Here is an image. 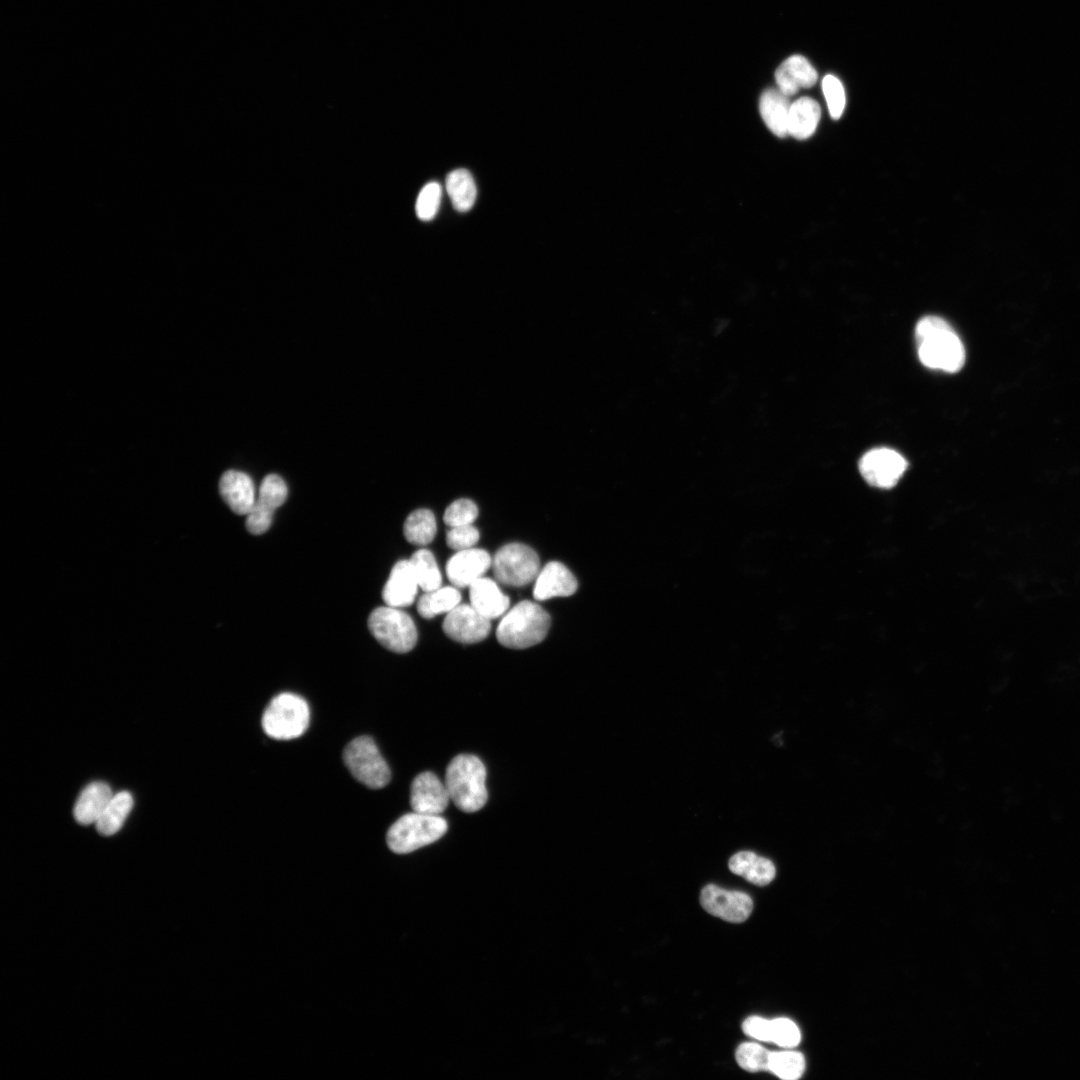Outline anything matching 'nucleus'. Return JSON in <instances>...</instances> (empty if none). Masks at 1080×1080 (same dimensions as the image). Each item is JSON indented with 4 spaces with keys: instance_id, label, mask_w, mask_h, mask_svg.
Masks as SVG:
<instances>
[{
    "instance_id": "2eb2a0df",
    "label": "nucleus",
    "mask_w": 1080,
    "mask_h": 1080,
    "mask_svg": "<svg viewBox=\"0 0 1080 1080\" xmlns=\"http://www.w3.org/2000/svg\"><path fill=\"white\" fill-rule=\"evenodd\" d=\"M578 584L570 570L560 562L547 563L538 573L533 597L536 600H547L553 597H567L575 593Z\"/></svg>"
},
{
    "instance_id": "7ed1b4c3",
    "label": "nucleus",
    "mask_w": 1080,
    "mask_h": 1080,
    "mask_svg": "<svg viewBox=\"0 0 1080 1080\" xmlns=\"http://www.w3.org/2000/svg\"><path fill=\"white\" fill-rule=\"evenodd\" d=\"M550 623L549 614L540 605L525 600L503 616L496 636L499 643L505 647L524 649L544 640Z\"/></svg>"
},
{
    "instance_id": "6e6552de",
    "label": "nucleus",
    "mask_w": 1080,
    "mask_h": 1080,
    "mask_svg": "<svg viewBox=\"0 0 1080 1080\" xmlns=\"http://www.w3.org/2000/svg\"><path fill=\"white\" fill-rule=\"evenodd\" d=\"M539 566L537 553L520 543L502 546L492 560L495 578L512 587H521L532 582L539 573Z\"/></svg>"
},
{
    "instance_id": "9d476101",
    "label": "nucleus",
    "mask_w": 1080,
    "mask_h": 1080,
    "mask_svg": "<svg viewBox=\"0 0 1080 1080\" xmlns=\"http://www.w3.org/2000/svg\"><path fill=\"white\" fill-rule=\"evenodd\" d=\"M287 494V485L279 475H267L259 487L253 507L247 514V530L254 535L265 533L271 526L274 511L285 502Z\"/></svg>"
},
{
    "instance_id": "72a5a7b5",
    "label": "nucleus",
    "mask_w": 1080,
    "mask_h": 1080,
    "mask_svg": "<svg viewBox=\"0 0 1080 1080\" xmlns=\"http://www.w3.org/2000/svg\"><path fill=\"white\" fill-rule=\"evenodd\" d=\"M801 1033L797 1025L788 1018L771 1020V1042L780 1047L792 1048L799 1044Z\"/></svg>"
},
{
    "instance_id": "c85d7f7f",
    "label": "nucleus",
    "mask_w": 1080,
    "mask_h": 1080,
    "mask_svg": "<svg viewBox=\"0 0 1080 1080\" xmlns=\"http://www.w3.org/2000/svg\"><path fill=\"white\" fill-rule=\"evenodd\" d=\"M805 1069V1060L795 1051L771 1052L768 1071L781 1079L794 1080L801 1077Z\"/></svg>"
},
{
    "instance_id": "f3484780",
    "label": "nucleus",
    "mask_w": 1080,
    "mask_h": 1080,
    "mask_svg": "<svg viewBox=\"0 0 1080 1080\" xmlns=\"http://www.w3.org/2000/svg\"><path fill=\"white\" fill-rule=\"evenodd\" d=\"M219 492L229 508L239 515H247L256 501L252 479L237 470L223 473L219 481Z\"/></svg>"
},
{
    "instance_id": "f03ea898",
    "label": "nucleus",
    "mask_w": 1080,
    "mask_h": 1080,
    "mask_svg": "<svg viewBox=\"0 0 1080 1080\" xmlns=\"http://www.w3.org/2000/svg\"><path fill=\"white\" fill-rule=\"evenodd\" d=\"M444 783L450 799L463 812H476L487 801L486 768L475 755L454 757L447 766Z\"/></svg>"
},
{
    "instance_id": "bb28decb",
    "label": "nucleus",
    "mask_w": 1080,
    "mask_h": 1080,
    "mask_svg": "<svg viewBox=\"0 0 1080 1080\" xmlns=\"http://www.w3.org/2000/svg\"><path fill=\"white\" fill-rule=\"evenodd\" d=\"M403 532L406 540L413 545L429 544L436 534V520L428 509L413 511L405 520Z\"/></svg>"
},
{
    "instance_id": "39448f33",
    "label": "nucleus",
    "mask_w": 1080,
    "mask_h": 1080,
    "mask_svg": "<svg viewBox=\"0 0 1080 1080\" xmlns=\"http://www.w3.org/2000/svg\"><path fill=\"white\" fill-rule=\"evenodd\" d=\"M309 720V707L302 697L293 693H281L266 707L262 716V727L271 738L290 740L306 731Z\"/></svg>"
},
{
    "instance_id": "c9c22d12",
    "label": "nucleus",
    "mask_w": 1080,
    "mask_h": 1080,
    "mask_svg": "<svg viewBox=\"0 0 1080 1080\" xmlns=\"http://www.w3.org/2000/svg\"><path fill=\"white\" fill-rule=\"evenodd\" d=\"M742 1030L751 1038L771 1042V1020L760 1016H750L744 1020Z\"/></svg>"
},
{
    "instance_id": "a211bd4d",
    "label": "nucleus",
    "mask_w": 1080,
    "mask_h": 1080,
    "mask_svg": "<svg viewBox=\"0 0 1080 1080\" xmlns=\"http://www.w3.org/2000/svg\"><path fill=\"white\" fill-rule=\"evenodd\" d=\"M817 78V71L802 55L788 57L775 72L777 87L787 97L796 94L801 88L812 87Z\"/></svg>"
},
{
    "instance_id": "412c9836",
    "label": "nucleus",
    "mask_w": 1080,
    "mask_h": 1080,
    "mask_svg": "<svg viewBox=\"0 0 1080 1080\" xmlns=\"http://www.w3.org/2000/svg\"><path fill=\"white\" fill-rule=\"evenodd\" d=\"M728 866L731 872L757 886L769 884L776 875L772 861L751 851H740L734 854Z\"/></svg>"
},
{
    "instance_id": "4be33fe9",
    "label": "nucleus",
    "mask_w": 1080,
    "mask_h": 1080,
    "mask_svg": "<svg viewBox=\"0 0 1080 1080\" xmlns=\"http://www.w3.org/2000/svg\"><path fill=\"white\" fill-rule=\"evenodd\" d=\"M788 97L779 89H766L760 96L759 110L765 125L778 137L788 135Z\"/></svg>"
},
{
    "instance_id": "a878e982",
    "label": "nucleus",
    "mask_w": 1080,
    "mask_h": 1080,
    "mask_svg": "<svg viewBox=\"0 0 1080 1080\" xmlns=\"http://www.w3.org/2000/svg\"><path fill=\"white\" fill-rule=\"evenodd\" d=\"M461 600L459 591L454 587H443L424 592L417 602L418 613L423 618H433L438 614L450 612Z\"/></svg>"
},
{
    "instance_id": "7c9ffc66",
    "label": "nucleus",
    "mask_w": 1080,
    "mask_h": 1080,
    "mask_svg": "<svg viewBox=\"0 0 1080 1080\" xmlns=\"http://www.w3.org/2000/svg\"><path fill=\"white\" fill-rule=\"evenodd\" d=\"M442 189L438 182H429L419 192L415 210L418 218L422 221H430L438 211Z\"/></svg>"
},
{
    "instance_id": "473e14b6",
    "label": "nucleus",
    "mask_w": 1080,
    "mask_h": 1080,
    "mask_svg": "<svg viewBox=\"0 0 1080 1080\" xmlns=\"http://www.w3.org/2000/svg\"><path fill=\"white\" fill-rule=\"evenodd\" d=\"M478 515L476 504L469 499H458L445 510L444 523L451 527L472 524Z\"/></svg>"
},
{
    "instance_id": "4468645a",
    "label": "nucleus",
    "mask_w": 1080,
    "mask_h": 1080,
    "mask_svg": "<svg viewBox=\"0 0 1080 1080\" xmlns=\"http://www.w3.org/2000/svg\"><path fill=\"white\" fill-rule=\"evenodd\" d=\"M492 566L488 552L483 549L469 548L457 551L446 564L449 581L456 587H469L483 577Z\"/></svg>"
},
{
    "instance_id": "aec40b11",
    "label": "nucleus",
    "mask_w": 1080,
    "mask_h": 1080,
    "mask_svg": "<svg viewBox=\"0 0 1080 1080\" xmlns=\"http://www.w3.org/2000/svg\"><path fill=\"white\" fill-rule=\"evenodd\" d=\"M113 797L111 788L104 782H93L85 787L74 807V817L81 825H89L99 820L109 801Z\"/></svg>"
},
{
    "instance_id": "393cba45",
    "label": "nucleus",
    "mask_w": 1080,
    "mask_h": 1080,
    "mask_svg": "<svg viewBox=\"0 0 1080 1080\" xmlns=\"http://www.w3.org/2000/svg\"><path fill=\"white\" fill-rule=\"evenodd\" d=\"M132 807L133 797L128 791H122L113 795L99 820L96 822L98 832L104 836H110L118 832Z\"/></svg>"
},
{
    "instance_id": "c756f323",
    "label": "nucleus",
    "mask_w": 1080,
    "mask_h": 1080,
    "mask_svg": "<svg viewBox=\"0 0 1080 1080\" xmlns=\"http://www.w3.org/2000/svg\"><path fill=\"white\" fill-rule=\"evenodd\" d=\"M771 1051L754 1042L740 1044L735 1053L738 1065L748 1072L768 1071Z\"/></svg>"
},
{
    "instance_id": "423d86ee",
    "label": "nucleus",
    "mask_w": 1080,
    "mask_h": 1080,
    "mask_svg": "<svg viewBox=\"0 0 1080 1080\" xmlns=\"http://www.w3.org/2000/svg\"><path fill=\"white\" fill-rule=\"evenodd\" d=\"M368 628L383 647L395 653H406L417 642L415 624L400 608L386 605L374 609L368 619Z\"/></svg>"
},
{
    "instance_id": "6ab92c4d",
    "label": "nucleus",
    "mask_w": 1080,
    "mask_h": 1080,
    "mask_svg": "<svg viewBox=\"0 0 1080 1080\" xmlns=\"http://www.w3.org/2000/svg\"><path fill=\"white\" fill-rule=\"evenodd\" d=\"M470 604L488 619L506 613L510 601L498 585L489 578L481 577L469 586Z\"/></svg>"
},
{
    "instance_id": "ddd939ff",
    "label": "nucleus",
    "mask_w": 1080,
    "mask_h": 1080,
    "mask_svg": "<svg viewBox=\"0 0 1080 1080\" xmlns=\"http://www.w3.org/2000/svg\"><path fill=\"white\" fill-rule=\"evenodd\" d=\"M450 800L445 783L434 773L422 772L412 781L410 804L414 812L440 815Z\"/></svg>"
},
{
    "instance_id": "dca6fc26",
    "label": "nucleus",
    "mask_w": 1080,
    "mask_h": 1080,
    "mask_svg": "<svg viewBox=\"0 0 1080 1080\" xmlns=\"http://www.w3.org/2000/svg\"><path fill=\"white\" fill-rule=\"evenodd\" d=\"M418 587L410 561L401 560L393 566L383 588L382 597L388 606L406 607L414 602Z\"/></svg>"
},
{
    "instance_id": "20e7f679",
    "label": "nucleus",
    "mask_w": 1080,
    "mask_h": 1080,
    "mask_svg": "<svg viewBox=\"0 0 1080 1080\" xmlns=\"http://www.w3.org/2000/svg\"><path fill=\"white\" fill-rule=\"evenodd\" d=\"M448 823L440 815L411 812L401 816L388 829L387 845L397 854L413 852L440 839Z\"/></svg>"
},
{
    "instance_id": "b1692460",
    "label": "nucleus",
    "mask_w": 1080,
    "mask_h": 1080,
    "mask_svg": "<svg viewBox=\"0 0 1080 1080\" xmlns=\"http://www.w3.org/2000/svg\"><path fill=\"white\" fill-rule=\"evenodd\" d=\"M445 183L454 209L458 212L469 211L477 196L475 181L471 173L463 168L453 170L447 175Z\"/></svg>"
},
{
    "instance_id": "9b49d317",
    "label": "nucleus",
    "mask_w": 1080,
    "mask_h": 1080,
    "mask_svg": "<svg viewBox=\"0 0 1080 1080\" xmlns=\"http://www.w3.org/2000/svg\"><path fill=\"white\" fill-rule=\"evenodd\" d=\"M700 903L709 914L732 923L744 922L753 910V901L749 895L725 890L714 884L701 890Z\"/></svg>"
},
{
    "instance_id": "f8f14e48",
    "label": "nucleus",
    "mask_w": 1080,
    "mask_h": 1080,
    "mask_svg": "<svg viewBox=\"0 0 1080 1080\" xmlns=\"http://www.w3.org/2000/svg\"><path fill=\"white\" fill-rule=\"evenodd\" d=\"M442 628L454 641L472 644L488 636L491 624L490 619L480 614L471 604H463L448 612Z\"/></svg>"
},
{
    "instance_id": "1a4fd4ad",
    "label": "nucleus",
    "mask_w": 1080,
    "mask_h": 1080,
    "mask_svg": "<svg viewBox=\"0 0 1080 1080\" xmlns=\"http://www.w3.org/2000/svg\"><path fill=\"white\" fill-rule=\"evenodd\" d=\"M908 463L897 451L875 448L866 452L859 461V471L867 483L874 487L889 489L897 484L906 471Z\"/></svg>"
},
{
    "instance_id": "5701e85b",
    "label": "nucleus",
    "mask_w": 1080,
    "mask_h": 1080,
    "mask_svg": "<svg viewBox=\"0 0 1080 1080\" xmlns=\"http://www.w3.org/2000/svg\"><path fill=\"white\" fill-rule=\"evenodd\" d=\"M821 116L819 104L810 97H801L790 104L788 134L796 139L809 138L816 130Z\"/></svg>"
},
{
    "instance_id": "0eeeda50",
    "label": "nucleus",
    "mask_w": 1080,
    "mask_h": 1080,
    "mask_svg": "<svg viewBox=\"0 0 1080 1080\" xmlns=\"http://www.w3.org/2000/svg\"><path fill=\"white\" fill-rule=\"evenodd\" d=\"M343 760L354 778L371 789H380L390 781L389 766L368 736L353 739L344 749Z\"/></svg>"
},
{
    "instance_id": "f257e3e1",
    "label": "nucleus",
    "mask_w": 1080,
    "mask_h": 1080,
    "mask_svg": "<svg viewBox=\"0 0 1080 1080\" xmlns=\"http://www.w3.org/2000/svg\"><path fill=\"white\" fill-rule=\"evenodd\" d=\"M917 352L921 363L948 373L959 371L965 362V349L959 336L944 319L926 316L915 327Z\"/></svg>"
},
{
    "instance_id": "2f4dec72",
    "label": "nucleus",
    "mask_w": 1080,
    "mask_h": 1080,
    "mask_svg": "<svg viewBox=\"0 0 1080 1080\" xmlns=\"http://www.w3.org/2000/svg\"><path fill=\"white\" fill-rule=\"evenodd\" d=\"M822 91L831 117L834 119L840 118L846 103L845 91L841 81L834 75H826L822 80Z\"/></svg>"
},
{
    "instance_id": "f704fd0d",
    "label": "nucleus",
    "mask_w": 1080,
    "mask_h": 1080,
    "mask_svg": "<svg viewBox=\"0 0 1080 1080\" xmlns=\"http://www.w3.org/2000/svg\"><path fill=\"white\" fill-rule=\"evenodd\" d=\"M478 530L469 525L451 527L446 535V543L449 548L461 551L472 548L479 540Z\"/></svg>"
},
{
    "instance_id": "cd10ccee",
    "label": "nucleus",
    "mask_w": 1080,
    "mask_h": 1080,
    "mask_svg": "<svg viewBox=\"0 0 1080 1080\" xmlns=\"http://www.w3.org/2000/svg\"><path fill=\"white\" fill-rule=\"evenodd\" d=\"M419 587L424 592L440 588L442 576L431 551L420 549L409 559Z\"/></svg>"
}]
</instances>
